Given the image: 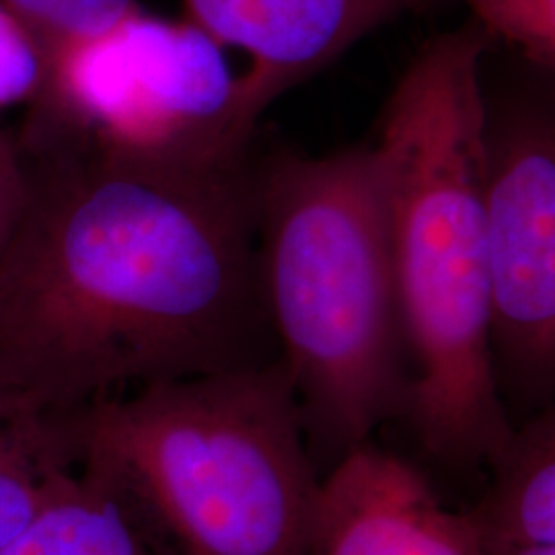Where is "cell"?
<instances>
[{"instance_id": "14", "label": "cell", "mask_w": 555, "mask_h": 555, "mask_svg": "<svg viewBox=\"0 0 555 555\" xmlns=\"http://www.w3.org/2000/svg\"><path fill=\"white\" fill-rule=\"evenodd\" d=\"M48 79V50L36 31L0 0V109L31 105Z\"/></svg>"}, {"instance_id": "7", "label": "cell", "mask_w": 555, "mask_h": 555, "mask_svg": "<svg viewBox=\"0 0 555 555\" xmlns=\"http://www.w3.org/2000/svg\"><path fill=\"white\" fill-rule=\"evenodd\" d=\"M408 0H183L188 20L249 68L238 77V128L247 140L274 101L375 31Z\"/></svg>"}, {"instance_id": "2", "label": "cell", "mask_w": 555, "mask_h": 555, "mask_svg": "<svg viewBox=\"0 0 555 555\" xmlns=\"http://www.w3.org/2000/svg\"><path fill=\"white\" fill-rule=\"evenodd\" d=\"M479 25L428 41L397 79L371 144L410 360L408 416L451 467H490L513 433L492 362Z\"/></svg>"}, {"instance_id": "9", "label": "cell", "mask_w": 555, "mask_h": 555, "mask_svg": "<svg viewBox=\"0 0 555 555\" xmlns=\"http://www.w3.org/2000/svg\"><path fill=\"white\" fill-rule=\"evenodd\" d=\"M490 469L488 490L465 511L479 533L494 543H555V405L515 424Z\"/></svg>"}, {"instance_id": "5", "label": "cell", "mask_w": 555, "mask_h": 555, "mask_svg": "<svg viewBox=\"0 0 555 555\" xmlns=\"http://www.w3.org/2000/svg\"><path fill=\"white\" fill-rule=\"evenodd\" d=\"M192 21L130 9L48 59L27 149L87 146L130 159L222 163L245 157L238 77Z\"/></svg>"}, {"instance_id": "6", "label": "cell", "mask_w": 555, "mask_h": 555, "mask_svg": "<svg viewBox=\"0 0 555 555\" xmlns=\"http://www.w3.org/2000/svg\"><path fill=\"white\" fill-rule=\"evenodd\" d=\"M481 105L492 362L515 426L555 405V73L483 60Z\"/></svg>"}, {"instance_id": "12", "label": "cell", "mask_w": 555, "mask_h": 555, "mask_svg": "<svg viewBox=\"0 0 555 555\" xmlns=\"http://www.w3.org/2000/svg\"><path fill=\"white\" fill-rule=\"evenodd\" d=\"M490 40L504 41L531 64L555 73V0H456Z\"/></svg>"}, {"instance_id": "1", "label": "cell", "mask_w": 555, "mask_h": 555, "mask_svg": "<svg viewBox=\"0 0 555 555\" xmlns=\"http://www.w3.org/2000/svg\"><path fill=\"white\" fill-rule=\"evenodd\" d=\"M23 155L27 192L0 249V414L75 416L153 383L278 358L247 157Z\"/></svg>"}, {"instance_id": "11", "label": "cell", "mask_w": 555, "mask_h": 555, "mask_svg": "<svg viewBox=\"0 0 555 555\" xmlns=\"http://www.w3.org/2000/svg\"><path fill=\"white\" fill-rule=\"evenodd\" d=\"M0 555H149L118 508L85 479L60 498Z\"/></svg>"}, {"instance_id": "13", "label": "cell", "mask_w": 555, "mask_h": 555, "mask_svg": "<svg viewBox=\"0 0 555 555\" xmlns=\"http://www.w3.org/2000/svg\"><path fill=\"white\" fill-rule=\"evenodd\" d=\"M25 21L48 50L95 36L121 20L137 0H2Z\"/></svg>"}, {"instance_id": "4", "label": "cell", "mask_w": 555, "mask_h": 555, "mask_svg": "<svg viewBox=\"0 0 555 555\" xmlns=\"http://www.w3.org/2000/svg\"><path fill=\"white\" fill-rule=\"evenodd\" d=\"M258 270L307 440L337 459L405 410L410 360L371 144L256 167Z\"/></svg>"}, {"instance_id": "8", "label": "cell", "mask_w": 555, "mask_h": 555, "mask_svg": "<svg viewBox=\"0 0 555 555\" xmlns=\"http://www.w3.org/2000/svg\"><path fill=\"white\" fill-rule=\"evenodd\" d=\"M311 555H490L467 513L442 506L401 456L371 440L321 477Z\"/></svg>"}, {"instance_id": "10", "label": "cell", "mask_w": 555, "mask_h": 555, "mask_svg": "<svg viewBox=\"0 0 555 555\" xmlns=\"http://www.w3.org/2000/svg\"><path fill=\"white\" fill-rule=\"evenodd\" d=\"M80 486L70 416L0 414V545Z\"/></svg>"}, {"instance_id": "15", "label": "cell", "mask_w": 555, "mask_h": 555, "mask_svg": "<svg viewBox=\"0 0 555 555\" xmlns=\"http://www.w3.org/2000/svg\"><path fill=\"white\" fill-rule=\"evenodd\" d=\"M27 179V159L20 142L0 132V249L20 215Z\"/></svg>"}, {"instance_id": "3", "label": "cell", "mask_w": 555, "mask_h": 555, "mask_svg": "<svg viewBox=\"0 0 555 555\" xmlns=\"http://www.w3.org/2000/svg\"><path fill=\"white\" fill-rule=\"evenodd\" d=\"M82 479L149 555H311L321 477L280 358L70 416Z\"/></svg>"}, {"instance_id": "16", "label": "cell", "mask_w": 555, "mask_h": 555, "mask_svg": "<svg viewBox=\"0 0 555 555\" xmlns=\"http://www.w3.org/2000/svg\"><path fill=\"white\" fill-rule=\"evenodd\" d=\"M486 539V537H483ZM490 555H555V543L550 545H513V543H494L488 541Z\"/></svg>"}]
</instances>
